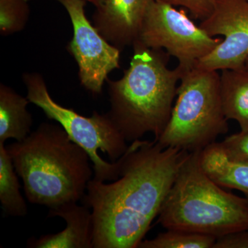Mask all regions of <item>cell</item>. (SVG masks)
<instances>
[{"label": "cell", "mask_w": 248, "mask_h": 248, "mask_svg": "<svg viewBox=\"0 0 248 248\" xmlns=\"http://www.w3.org/2000/svg\"><path fill=\"white\" fill-rule=\"evenodd\" d=\"M189 153L137 140L121 157L117 180L91 179L82 200L92 212L93 248H138Z\"/></svg>", "instance_id": "1"}, {"label": "cell", "mask_w": 248, "mask_h": 248, "mask_svg": "<svg viewBox=\"0 0 248 248\" xmlns=\"http://www.w3.org/2000/svg\"><path fill=\"white\" fill-rule=\"evenodd\" d=\"M6 148L30 203L51 210L84 197L94 173L91 158L60 124H41Z\"/></svg>", "instance_id": "2"}, {"label": "cell", "mask_w": 248, "mask_h": 248, "mask_svg": "<svg viewBox=\"0 0 248 248\" xmlns=\"http://www.w3.org/2000/svg\"><path fill=\"white\" fill-rule=\"evenodd\" d=\"M128 69L117 81L107 79L110 110L108 115L128 142L153 133L156 141L170 118L177 82L182 74L170 69V55L162 49L134 43Z\"/></svg>", "instance_id": "3"}, {"label": "cell", "mask_w": 248, "mask_h": 248, "mask_svg": "<svg viewBox=\"0 0 248 248\" xmlns=\"http://www.w3.org/2000/svg\"><path fill=\"white\" fill-rule=\"evenodd\" d=\"M200 152L186 158L158 223L166 230L215 237L248 230V200L223 190L209 177L201 165Z\"/></svg>", "instance_id": "4"}, {"label": "cell", "mask_w": 248, "mask_h": 248, "mask_svg": "<svg viewBox=\"0 0 248 248\" xmlns=\"http://www.w3.org/2000/svg\"><path fill=\"white\" fill-rule=\"evenodd\" d=\"M180 81L170 118L156 142L164 148L202 151L229 130L222 107L220 74L195 67Z\"/></svg>", "instance_id": "5"}, {"label": "cell", "mask_w": 248, "mask_h": 248, "mask_svg": "<svg viewBox=\"0 0 248 248\" xmlns=\"http://www.w3.org/2000/svg\"><path fill=\"white\" fill-rule=\"evenodd\" d=\"M27 99L44 111L49 120L58 122L68 137L89 153L98 181H115L120 177L121 157L128 149L126 140L107 113L93 112L84 117L62 107L49 94L45 80L38 73H26Z\"/></svg>", "instance_id": "6"}, {"label": "cell", "mask_w": 248, "mask_h": 248, "mask_svg": "<svg viewBox=\"0 0 248 248\" xmlns=\"http://www.w3.org/2000/svg\"><path fill=\"white\" fill-rule=\"evenodd\" d=\"M222 40L196 25L184 10L155 0L147 11L136 42L147 48L165 49L177 59V68L183 76L195 68Z\"/></svg>", "instance_id": "7"}, {"label": "cell", "mask_w": 248, "mask_h": 248, "mask_svg": "<svg viewBox=\"0 0 248 248\" xmlns=\"http://www.w3.org/2000/svg\"><path fill=\"white\" fill-rule=\"evenodd\" d=\"M65 8L73 27L68 49L79 66L81 85L94 94L102 93L111 71L120 68L121 50L107 42L85 14V0H55Z\"/></svg>", "instance_id": "8"}, {"label": "cell", "mask_w": 248, "mask_h": 248, "mask_svg": "<svg viewBox=\"0 0 248 248\" xmlns=\"http://www.w3.org/2000/svg\"><path fill=\"white\" fill-rule=\"evenodd\" d=\"M200 27L209 35L224 37L221 44L202 58L197 68L206 71L246 68L248 58V0H217L210 16Z\"/></svg>", "instance_id": "9"}, {"label": "cell", "mask_w": 248, "mask_h": 248, "mask_svg": "<svg viewBox=\"0 0 248 248\" xmlns=\"http://www.w3.org/2000/svg\"><path fill=\"white\" fill-rule=\"evenodd\" d=\"M155 0H104L93 15L94 27L121 50L133 46L150 5Z\"/></svg>", "instance_id": "10"}, {"label": "cell", "mask_w": 248, "mask_h": 248, "mask_svg": "<svg viewBox=\"0 0 248 248\" xmlns=\"http://www.w3.org/2000/svg\"><path fill=\"white\" fill-rule=\"evenodd\" d=\"M48 217H59L66 221L65 230L30 239L28 247L35 248H93L92 212L86 205L66 204L49 210Z\"/></svg>", "instance_id": "11"}, {"label": "cell", "mask_w": 248, "mask_h": 248, "mask_svg": "<svg viewBox=\"0 0 248 248\" xmlns=\"http://www.w3.org/2000/svg\"><path fill=\"white\" fill-rule=\"evenodd\" d=\"M200 163L214 182L221 187L241 191L248 200V164L228 159L217 142L201 151Z\"/></svg>", "instance_id": "12"}, {"label": "cell", "mask_w": 248, "mask_h": 248, "mask_svg": "<svg viewBox=\"0 0 248 248\" xmlns=\"http://www.w3.org/2000/svg\"><path fill=\"white\" fill-rule=\"evenodd\" d=\"M29 99L6 85H0V143L9 139L24 141L30 135L32 119L27 110Z\"/></svg>", "instance_id": "13"}, {"label": "cell", "mask_w": 248, "mask_h": 248, "mask_svg": "<svg viewBox=\"0 0 248 248\" xmlns=\"http://www.w3.org/2000/svg\"><path fill=\"white\" fill-rule=\"evenodd\" d=\"M222 107L227 120L236 121L248 131V71L223 70L220 74Z\"/></svg>", "instance_id": "14"}, {"label": "cell", "mask_w": 248, "mask_h": 248, "mask_svg": "<svg viewBox=\"0 0 248 248\" xmlns=\"http://www.w3.org/2000/svg\"><path fill=\"white\" fill-rule=\"evenodd\" d=\"M12 159L4 143H0V202L5 213L11 217L27 215V203L21 194L20 185Z\"/></svg>", "instance_id": "15"}, {"label": "cell", "mask_w": 248, "mask_h": 248, "mask_svg": "<svg viewBox=\"0 0 248 248\" xmlns=\"http://www.w3.org/2000/svg\"><path fill=\"white\" fill-rule=\"evenodd\" d=\"M217 237L189 232L167 230L154 239L144 240L140 248H213Z\"/></svg>", "instance_id": "16"}, {"label": "cell", "mask_w": 248, "mask_h": 248, "mask_svg": "<svg viewBox=\"0 0 248 248\" xmlns=\"http://www.w3.org/2000/svg\"><path fill=\"white\" fill-rule=\"evenodd\" d=\"M29 0H0V31L9 35L22 31L30 14Z\"/></svg>", "instance_id": "17"}, {"label": "cell", "mask_w": 248, "mask_h": 248, "mask_svg": "<svg viewBox=\"0 0 248 248\" xmlns=\"http://www.w3.org/2000/svg\"><path fill=\"white\" fill-rule=\"evenodd\" d=\"M220 146L232 161L248 164V131H241L227 137Z\"/></svg>", "instance_id": "18"}, {"label": "cell", "mask_w": 248, "mask_h": 248, "mask_svg": "<svg viewBox=\"0 0 248 248\" xmlns=\"http://www.w3.org/2000/svg\"><path fill=\"white\" fill-rule=\"evenodd\" d=\"M174 6H182L187 9L192 17L202 21L213 13L217 0H161Z\"/></svg>", "instance_id": "19"}, {"label": "cell", "mask_w": 248, "mask_h": 248, "mask_svg": "<svg viewBox=\"0 0 248 248\" xmlns=\"http://www.w3.org/2000/svg\"><path fill=\"white\" fill-rule=\"evenodd\" d=\"M213 248H248V230L217 237Z\"/></svg>", "instance_id": "20"}, {"label": "cell", "mask_w": 248, "mask_h": 248, "mask_svg": "<svg viewBox=\"0 0 248 248\" xmlns=\"http://www.w3.org/2000/svg\"><path fill=\"white\" fill-rule=\"evenodd\" d=\"M85 1H89V2L92 3L93 5L96 7L99 6V5L102 4V2L104 0H85Z\"/></svg>", "instance_id": "21"}, {"label": "cell", "mask_w": 248, "mask_h": 248, "mask_svg": "<svg viewBox=\"0 0 248 248\" xmlns=\"http://www.w3.org/2000/svg\"><path fill=\"white\" fill-rule=\"evenodd\" d=\"M246 68L248 71V58L247 59V60H246Z\"/></svg>", "instance_id": "22"}]
</instances>
